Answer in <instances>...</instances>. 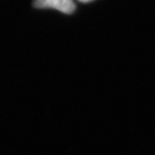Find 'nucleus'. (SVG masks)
<instances>
[{
    "label": "nucleus",
    "instance_id": "1",
    "mask_svg": "<svg viewBox=\"0 0 155 155\" xmlns=\"http://www.w3.org/2000/svg\"><path fill=\"white\" fill-rule=\"evenodd\" d=\"M34 5L40 9H56L63 13L70 14L75 10L72 0H35Z\"/></svg>",
    "mask_w": 155,
    "mask_h": 155
},
{
    "label": "nucleus",
    "instance_id": "2",
    "mask_svg": "<svg viewBox=\"0 0 155 155\" xmlns=\"http://www.w3.org/2000/svg\"><path fill=\"white\" fill-rule=\"evenodd\" d=\"M80 2H83V3H88V2H91L92 0H79Z\"/></svg>",
    "mask_w": 155,
    "mask_h": 155
}]
</instances>
